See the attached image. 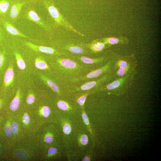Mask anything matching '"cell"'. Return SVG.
<instances>
[{
  "label": "cell",
  "instance_id": "cell-1",
  "mask_svg": "<svg viewBox=\"0 0 161 161\" xmlns=\"http://www.w3.org/2000/svg\"><path fill=\"white\" fill-rule=\"evenodd\" d=\"M13 160L35 161L40 158L41 149L35 134L24 135L10 148Z\"/></svg>",
  "mask_w": 161,
  "mask_h": 161
},
{
  "label": "cell",
  "instance_id": "cell-2",
  "mask_svg": "<svg viewBox=\"0 0 161 161\" xmlns=\"http://www.w3.org/2000/svg\"><path fill=\"white\" fill-rule=\"evenodd\" d=\"M16 116L24 135L35 134L42 125L37 120L32 109L23 108Z\"/></svg>",
  "mask_w": 161,
  "mask_h": 161
},
{
  "label": "cell",
  "instance_id": "cell-3",
  "mask_svg": "<svg viewBox=\"0 0 161 161\" xmlns=\"http://www.w3.org/2000/svg\"><path fill=\"white\" fill-rule=\"evenodd\" d=\"M137 72L116 78L103 86L100 90L106 91L117 95H121L126 92L132 85Z\"/></svg>",
  "mask_w": 161,
  "mask_h": 161
},
{
  "label": "cell",
  "instance_id": "cell-4",
  "mask_svg": "<svg viewBox=\"0 0 161 161\" xmlns=\"http://www.w3.org/2000/svg\"><path fill=\"white\" fill-rule=\"evenodd\" d=\"M43 4L51 16L57 24L73 32L83 36H84L83 34L77 30L72 26L63 16L58 9L52 3L48 1L44 0L43 1Z\"/></svg>",
  "mask_w": 161,
  "mask_h": 161
},
{
  "label": "cell",
  "instance_id": "cell-5",
  "mask_svg": "<svg viewBox=\"0 0 161 161\" xmlns=\"http://www.w3.org/2000/svg\"><path fill=\"white\" fill-rule=\"evenodd\" d=\"M32 110L37 120L41 124L52 123L55 120V114L48 106L39 104Z\"/></svg>",
  "mask_w": 161,
  "mask_h": 161
},
{
  "label": "cell",
  "instance_id": "cell-6",
  "mask_svg": "<svg viewBox=\"0 0 161 161\" xmlns=\"http://www.w3.org/2000/svg\"><path fill=\"white\" fill-rule=\"evenodd\" d=\"M114 70L112 63L110 58L108 61L101 67L90 71L83 76L77 79L76 81L85 80L89 79H96L106 75L112 74Z\"/></svg>",
  "mask_w": 161,
  "mask_h": 161
},
{
  "label": "cell",
  "instance_id": "cell-7",
  "mask_svg": "<svg viewBox=\"0 0 161 161\" xmlns=\"http://www.w3.org/2000/svg\"><path fill=\"white\" fill-rule=\"evenodd\" d=\"M110 58L112 62L114 70L131 65H137V61L134 54L123 56L114 54L111 55Z\"/></svg>",
  "mask_w": 161,
  "mask_h": 161
},
{
  "label": "cell",
  "instance_id": "cell-8",
  "mask_svg": "<svg viewBox=\"0 0 161 161\" xmlns=\"http://www.w3.org/2000/svg\"><path fill=\"white\" fill-rule=\"evenodd\" d=\"M23 98V95L21 93L20 89L18 88L14 97L10 102L7 115L13 116L18 114L23 108L21 106Z\"/></svg>",
  "mask_w": 161,
  "mask_h": 161
},
{
  "label": "cell",
  "instance_id": "cell-9",
  "mask_svg": "<svg viewBox=\"0 0 161 161\" xmlns=\"http://www.w3.org/2000/svg\"><path fill=\"white\" fill-rule=\"evenodd\" d=\"M111 55L103 56L95 58H91L84 56L77 57V59L81 63L91 66L97 69L105 64L109 60Z\"/></svg>",
  "mask_w": 161,
  "mask_h": 161
},
{
  "label": "cell",
  "instance_id": "cell-10",
  "mask_svg": "<svg viewBox=\"0 0 161 161\" xmlns=\"http://www.w3.org/2000/svg\"><path fill=\"white\" fill-rule=\"evenodd\" d=\"M11 126L14 143L21 139L24 134L16 116L12 117Z\"/></svg>",
  "mask_w": 161,
  "mask_h": 161
},
{
  "label": "cell",
  "instance_id": "cell-11",
  "mask_svg": "<svg viewBox=\"0 0 161 161\" xmlns=\"http://www.w3.org/2000/svg\"><path fill=\"white\" fill-rule=\"evenodd\" d=\"M83 45L89 49L91 52L95 54L101 52L104 49L109 47L103 42L99 41V39H95L90 43Z\"/></svg>",
  "mask_w": 161,
  "mask_h": 161
},
{
  "label": "cell",
  "instance_id": "cell-12",
  "mask_svg": "<svg viewBox=\"0 0 161 161\" xmlns=\"http://www.w3.org/2000/svg\"><path fill=\"white\" fill-rule=\"evenodd\" d=\"M137 66V65H131L123 68H119L114 70L112 74L114 79L117 78L137 72L136 69Z\"/></svg>",
  "mask_w": 161,
  "mask_h": 161
},
{
  "label": "cell",
  "instance_id": "cell-13",
  "mask_svg": "<svg viewBox=\"0 0 161 161\" xmlns=\"http://www.w3.org/2000/svg\"><path fill=\"white\" fill-rule=\"evenodd\" d=\"M12 117L7 115V120L5 123L4 129V134L5 137L7 140L9 148L13 145V143L11 126Z\"/></svg>",
  "mask_w": 161,
  "mask_h": 161
},
{
  "label": "cell",
  "instance_id": "cell-14",
  "mask_svg": "<svg viewBox=\"0 0 161 161\" xmlns=\"http://www.w3.org/2000/svg\"><path fill=\"white\" fill-rule=\"evenodd\" d=\"M100 41L104 43L109 47H110L112 45L126 44L129 42V40L127 38L122 36L117 38H103L101 39Z\"/></svg>",
  "mask_w": 161,
  "mask_h": 161
},
{
  "label": "cell",
  "instance_id": "cell-15",
  "mask_svg": "<svg viewBox=\"0 0 161 161\" xmlns=\"http://www.w3.org/2000/svg\"><path fill=\"white\" fill-rule=\"evenodd\" d=\"M25 15L28 19L34 22L46 30L48 29V28L46 24L34 10H29Z\"/></svg>",
  "mask_w": 161,
  "mask_h": 161
},
{
  "label": "cell",
  "instance_id": "cell-16",
  "mask_svg": "<svg viewBox=\"0 0 161 161\" xmlns=\"http://www.w3.org/2000/svg\"><path fill=\"white\" fill-rule=\"evenodd\" d=\"M26 44L35 51L40 52L49 54H60L55 49L51 47L36 45L29 42H26Z\"/></svg>",
  "mask_w": 161,
  "mask_h": 161
},
{
  "label": "cell",
  "instance_id": "cell-17",
  "mask_svg": "<svg viewBox=\"0 0 161 161\" xmlns=\"http://www.w3.org/2000/svg\"><path fill=\"white\" fill-rule=\"evenodd\" d=\"M14 78V72L12 65L10 64L6 71L4 78V86L5 87L9 86L13 82Z\"/></svg>",
  "mask_w": 161,
  "mask_h": 161
},
{
  "label": "cell",
  "instance_id": "cell-18",
  "mask_svg": "<svg viewBox=\"0 0 161 161\" xmlns=\"http://www.w3.org/2000/svg\"><path fill=\"white\" fill-rule=\"evenodd\" d=\"M24 2H17L12 6L10 12V16L13 18H16L18 15L23 6L24 5Z\"/></svg>",
  "mask_w": 161,
  "mask_h": 161
},
{
  "label": "cell",
  "instance_id": "cell-19",
  "mask_svg": "<svg viewBox=\"0 0 161 161\" xmlns=\"http://www.w3.org/2000/svg\"><path fill=\"white\" fill-rule=\"evenodd\" d=\"M36 97L35 94L33 92H29L26 97L25 103L26 106L24 108L32 109L33 108V106L36 103Z\"/></svg>",
  "mask_w": 161,
  "mask_h": 161
},
{
  "label": "cell",
  "instance_id": "cell-20",
  "mask_svg": "<svg viewBox=\"0 0 161 161\" xmlns=\"http://www.w3.org/2000/svg\"><path fill=\"white\" fill-rule=\"evenodd\" d=\"M64 48L70 52L76 54H83L85 52L84 49L78 45L72 44L67 45Z\"/></svg>",
  "mask_w": 161,
  "mask_h": 161
},
{
  "label": "cell",
  "instance_id": "cell-21",
  "mask_svg": "<svg viewBox=\"0 0 161 161\" xmlns=\"http://www.w3.org/2000/svg\"><path fill=\"white\" fill-rule=\"evenodd\" d=\"M5 26L7 31L12 35H18L24 38L28 37L27 36L20 32L11 24L7 22H6L5 23Z\"/></svg>",
  "mask_w": 161,
  "mask_h": 161
},
{
  "label": "cell",
  "instance_id": "cell-22",
  "mask_svg": "<svg viewBox=\"0 0 161 161\" xmlns=\"http://www.w3.org/2000/svg\"><path fill=\"white\" fill-rule=\"evenodd\" d=\"M41 78L45 83H46L54 92L58 94H60L58 87L55 82L44 75H41Z\"/></svg>",
  "mask_w": 161,
  "mask_h": 161
},
{
  "label": "cell",
  "instance_id": "cell-23",
  "mask_svg": "<svg viewBox=\"0 0 161 161\" xmlns=\"http://www.w3.org/2000/svg\"><path fill=\"white\" fill-rule=\"evenodd\" d=\"M35 66L37 68L40 69H49V67L45 61L39 57H37L36 58Z\"/></svg>",
  "mask_w": 161,
  "mask_h": 161
},
{
  "label": "cell",
  "instance_id": "cell-24",
  "mask_svg": "<svg viewBox=\"0 0 161 161\" xmlns=\"http://www.w3.org/2000/svg\"><path fill=\"white\" fill-rule=\"evenodd\" d=\"M14 54L18 67L21 69H24L26 67L25 63L21 55L18 53L15 52Z\"/></svg>",
  "mask_w": 161,
  "mask_h": 161
},
{
  "label": "cell",
  "instance_id": "cell-25",
  "mask_svg": "<svg viewBox=\"0 0 161 161\" xmlns=\"http://www.w3.org/2000/svg\"><path fill=\"white\" fill-rule=\"evenodd\" d=\"M9 5L10 3L7 0H0V10L2 13L6 12Z\"/></svg>",
  "mask_w": 161,
  "mask_h": 161
},
{
  "label": "cell",
  "instance_id": "cell-26",
  "mask_svg": "<svg viewBox=\"0 0 161 161\" xmlns=\"http://www.w3.org/2000/svg\"><path fill=\"white\" fill-rule=\"evenodd\" d=\"M57 105L60 109L65 110L68 108V106L67 103L63 100H59L57 103Z\"/></svg>",
  "mask_w": 161,
  "mask_h": 161
},
{
  "label": "cell",
  "instance_id": "cell-27",
  "mask_svg": "<svg viewBox=\"0 0 161 161\" xmlns=\"http://www.w3.org/2000/svg\"><path fill=\"white\" fill-rule=\"evenodd\" d=\"M88 94V93H87L84 95L81 96L78 98L77 102L79 105L83 106L84 105Z\"/></svg>",
  "mask_w": 161,
  "mask_h": 161
},
{
  "label": "cell",
  "instance_id": "cell-28",
  "mask_svg": "<svg viewBox=\"0 0 161 161\" xmlns=\"http://www.w3.org/2000/svg\"><path fill=\"white\" fill-rule=\"evenodd\" d=\"M64 132L66 134H69L71 131V128L68 124H65L63 127Z\"/></svg>",
  "mask_w": 161,
  "mask_h": 161
},
{
  "label": "cell",
  "instance_id": "cell-29",
  "mask_svg": "<svg viewBox=\"0 0 161 161\" xmlns=\"http://www.w3.org/2000/svg\"><path fill=\"white\" fill-rule=\"evenodd\" d=\"M81 143L83 145H86L88 142V138L87 136L84 134L81 137L80 139Z\"/></svg>",
  "mask_w": 161,
  "mask_h": 161
},
{
  "label": "cell",
  "instance_id": "cell-30",
  "mask_svg": "<svg viewBox=\"0 0 161 161\" xmlns=\"http://www.w3.org/2000/svg\"><path fill=\"white\" fill-rule=\"evenodd\" d=\"M82 117L84 123L86 125H89V121L88 117L84 112L82 113Z\"/></svg>",
  "mask_w": 161,
  "mask_h": 161
},
{
  "label": "cell",
  "instance_id": "cell-31",
  "mask_svg": "<svg viewBox=\"0 0 161 161\" xmlns=\"http://www.w3.org/2000/svg\"><path fill=\"white\" fill-rule=\"evenodd\" d=\"M4 60L3 54L0 55V67L2 66Z\"/></svg>",
  "mask_w": 161,
  "mask_h": 161
},
{
  "label": "cell",
  "instance_id": "cell-32",
  "mask_svg": "<svg viewBox=\"0 0 161 161\" xmlns=\"http://www.w3.org/2000/svg\"><path fill=\"white\" fill-rule=\"evenodd\" d=\"M83 161H89V159L87 157H85L83 159Z\"/></svg>",
  "mask_w": 161,
  "mask_h": 161
},
{
  "label": "cell",
  "instance_id": "cell-33",
  "mask_svg": "<svg viewBox=\"0 0 161 161\" xmlns=\"http://www.w3.org/2000/svg\"><path fill=\"white\" fill-rule=\"evenodd\" d=\"M1 101H0V110H1Z\"/></svg>",
  "mask_w": 161,
  "mask_h": 161
},
{
  "label": "cell",
  "instance_id": "cell-34",
  "mask_svg": "<svg viewBox=\"0 0 161 161\" xmlns=\"http://www.w3.org/2000/svg\"><path fill=\"white\" fill-rule=\"evenodd\" d=\"M37 0H30V1H37Z\"/></svg>",
  "mask_w": 161,
  "mask_h": 161
},
{
  "label": "cell",
  "instance_id": "cell-35",
  "mask_svg": "<svg viewBox=\"0 0 161 161\" xmlns=\"http://www.w3.org/2000/svg\"><path fill=\"white\" fill-rule=\"evenodd\" d=\"M1 55V52H0V55Z\"/></svg>",
  "mask_w": 161,
  "mask_h": 161
},
{
  "label": "cell",
  "instance_id": "cell-36",
  "mask_svg": "<svg viewBox=\"0 0 161 161\" xmlns=\"http://www.w3.org/2000/svg\"><path fill=\"white\" fill-rule=\"evenodd\" d=\"M0 13H1V11H0Z\"/></svg>",
  "mask_w": 161,
  "mask_h": 161
}]
</instances>
